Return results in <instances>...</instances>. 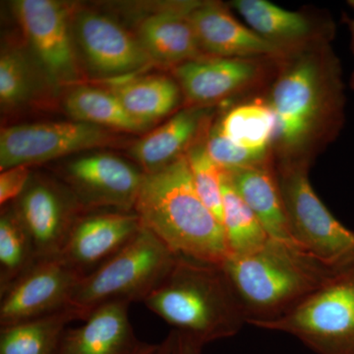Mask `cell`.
I'll list each match as a JSON object with an SVG mask.
<instances>
[{"instance_id":"cell-3","label":"cell","mask_w":354,"mask_h":354,"mask_svg":"<svg viewBox=\"0 0 354 354\" xmlns=\"http://www.w3.org/2000/svg\"><path fill=\"white\" fill-rule=\"evenodd\" d=\"M134 212L177 256L221 266L230 256L223 225L198 195L186 155L144 174Z\"/></svg>"},{"instance_id":"cell-12","label":"cell","mask_w":354,"mask_h":354,"mask_svg":"<svg viewBox=\"0 0 354 354\" xmlns=\"http://www.w3.org/2000/svg\"><path fill=\"white\" fill-rule=\"evenodd\" d=\"M12 208L38 259L59 255L74 223L85 213L62 181L35 174Z\"/></svg>"},{"instance_id":"cell-2","label":"cell","mask_w":354,"mask_h":354,"mask_svg":"<svg viewBox=\"0 0 354 354\" xmlns=\"http://www.w3.org/2000/svg\"><path fill=\"white\" fill-rule=\"evenodd\" d=\"M268 106L274 116V143L283 160H298L322 134L341 123L344 95L337 59L325 50L290 58L272 85Z\"/></svg>"},{"instance_id":"cell-14","label":"cell","mask_w":354,"mask_h":354,"mask_svg":"<svg viewBox=\"0 0 354 354\" xmlns=\"http://www.w3.org/2000/svg\"><path fill=\"white\" fill-rule=\"evenodd\" d=\"M143 225L134 211H88L74 223L60 257L85 276L131 241Z\"/></svg>"},{"instance_id":"cell-28","label":"cell","mask_w":354,"mask_h":354,"mask_svg":"<svg viewBox=\"0 0 354 354\" xmlns=\"http://www.w3.org/2000/svg\"><path fill=\"white\" fill-rule=\"evenodd\" d=\"M36 68L22 50L4 48L0 57V104L2 111L27 106L38 95Z\"/></svg>"},{"instance_id":"cell-9","label":"cell","mask_w":354,"mask_h":354,"mask_svg":"<svg viewBox=\"0 0 354 354\" xmlns=\"http://www.w3.org/2000/svg\"><path fill=\"white\" fill-rule=\"evenodd\" d=\"M14 12L39 68L53 85L76 86L82 79L77 57L72 15L55 0H18Z\"/></svg>"},{"instance_id":"cell-24","label":"cell","mask_w":354,"mask_h":354,"mask_svg":"<svg viewBox=\"0 0 354 354\" xmlns=\"http://www.w3.org/2000/svg\"><path fill=\"white\" fill-rule=\"evenodd\" d=\"M64 108L74 120L111 131L140 133L147 130L133 120L118 97L106 88L73 86L65 95Z\"/></svg>"},{"instance_id":"cell-31","label":"cell","mask_w":354,"mask_h":354,"mask_svg":"<svg viewBox=\"0 0 354 354\" xmlns=\"http://www.w3.org/2000/svg\"><path fill=\"white\" fill-rule=\"evenodd\" d=\"M32 171L27 165H18L2 171L0 174V205L6 207L15 202L24 192Z\"/></svg>"},{"instance_id":"cell-5","label":"cell","mask_w":354,"mask_h":354,"mask_svg":"<svg viewBox=\"0 0 354 354\" xmlns=\"http://www.w3.org/2000/svg\"><path fill=\"white\" fill-rule=\"evenodd\" d=\"M177 258L143 225L115 255L80 279L69 306L78 310L84 321L109 302H143L171 271Z\"/></svg>"},{"instance_id":"cell-33","label":"cell","mask_w":354,"mask_h":354,"mask_svg":"<svg viewBox=\"0 0 354 354\" xmlns=\"http://www.w3.org/2000/svg\"><path fill=\"white\" fill-rule=\"evenodd\" d=\"M155 354H176V332L171 330L164 341L158 344Z\"/></svg>"},{"instance_id":"cell-15","label":"cell","mask_w":354,"mask_h":354,"mask_svg":"<svg viewBox=\"0 0 354 354\" xmlns=\"http://www.w3.org/2000/svg\"><path fill=\"white\" fill-rule=\"evenodd\" d=\"M189 19L206 57H277L288 53L242 25L220 2L196 1L190 10Z\"/></svg>"},{"instance_id":"cell-20","label":"cell","mask_w":354,"mask_h":354,"mask_svg":"<svg viewBox=\"0 0 354 354\" xmlns=\"http://www.w3.org/2000/svg\"><path fill=\"white\" fill-rule=\"evenodd\" d=\"M225 172L232 187L252 209L270 239L298 244L291 234L276 171L272 169L271 162Z\"/></svg>"},{"instance_id":"cell-25","label":"cell","mask_w":354,"mask_h":354,"mask_svg":"<svg viewBox=\"0 0 354 354\" xmlns=\"http://www.w3.org/2000/svg\"><path fill=\"white\" fill-rule=\"evenodd\" d=\"M223 225L230 256H244L257 251L270 239L260 221L232 187L223 171ZM228 256V257H230Z\"/></svg>"},{"instance_id":"cell-21","label":"cell","mask_w":354,"mask_h":354,"mask_svg":"<svg viewBox=\"0 0 354 354\" xmlns=\"http://www.w3.org/2000/svg\"><path fill=\"white\" fill-rule=\"evenodd\" d=\"M109 90L133 120L147 129L174 113L183 95L176 79L160 74L118 79Z\"/></svg>"},{"instance_id":"cell-18","label":"cell","mask_w":354,"mask_h":354,"mask_svg":"<svg viewBox=\"0 0 354 354\" xmlns=\"http://www.w3.org/2000/svg\"><path fill=\"white\" fill-rule=\"evenodd\" d=\"M195 3L196 1L167 4L140 23L136 37L153 64L174 69L206 57L189 19Z\"/></svg>"},{"instance_id":"cell-27","label":"cell","mask_w":354,"mask_h":354,"mask_svg":"<svg viewBox=\"0 0 354 354\" xmlns=\"http://www.w3.org/2000/svg\"><path fill=\"white\" fill-rule=\"evenodd\" d=\"M34 246L12 206L0 216V293L38 261Z\"/></svg>"},{"instance_id":"cell-4","label":"cell","mask_w":354,"mask_h":354,"mask_svg":"<svg viewBox=\"0 0 354 354\" xmlns=\"http://www.w3.org/2000/svg\"><path fill=\"white\" fill-rule=\"evenodd\" d=\"M143 304L171 330L204 346L234 337L247 324L223 266L183 256Z\"/></svg>"},{"instance_id":"cell-30","label":"cell","mask_w":354,"mask_h":354,"mask_svg":"<svg viewBox=\"0 0 354 354\" xmlns=\"http://www.w3.org/2000/svg\"><path fill=\"white\" fill-rule=\"evenodd\" d=\"M204 142L209 157L225 171L271 162L270 153L253 152L236 145L221 134L216 124L209 129Z\"/></svg>"},{"instance_id":"cell-6","label":"cell","mask_w":354,"mask_h":354,"mask_svg":"<svg viewBox=\"0 0 354 354\" xmlns=\"http://www.w3.org/2000/svg\"><path fill=\"white\" fill-rule=\"evenodd\" d=\"M254 327L292 335L317 354H354V261L290 313Z\"/></svg>"},{"instance_id":"cell-8","label":"cell","mask_w":354,"mask_h":354,"mask_svg":"<svg viewBox=\"0 0 354 354\" xmlns=\"http://www.w3.org/2000/svg\"><path fill=\"white\" fill-rule=\"evenodd\" d=\"M120 141L121 137L114 131L81 121L11 125L0 132V171L44 164Z\"/></svg>"},{"instance_id":"cell-29","label":"cell","mask_w":354,"mask_h":354,"mask_svg":"<svg viewBox=\"0 0 354 354\" xmlns=\"http://www.w3.org/2000/svg\"><path fill=\"white\" fill-rule=\"evenodd\" d=\"M186 158L198 195L221 223L223 169L209 157L204 141L195 144L186 153Z\"/></svg>"},{"instance_id":"cell-22","label":"cell","mask_w":354,"mask_h":354,"mask_svg":"<svg viewBox=\"0 0 354 354\" xmlns=\"http://www.w3.org/2000/svg\"><path fill=\"white\" fill-rule=\"evenodd\" d=\"M232 7L250 29L288 53L311 39V22L304 14L286 10L267 0H234Z\"/></svg>"},{"instance_id":"cell-16","label":"cell","mask_w":354,"mask_h":354,"mask_svg":"<svg viewBox=\"0 0 354 354\" xmlns=\"http://www.w3.org/2000/svg\"><path fill=\"white\" fill-rule=\"evenodd\" d=\"M192 106L214 104L248 88L261 74L255 58L203 57L172 69Z\"/></svg>"},{"instance_id":"cell-35","label":"cell","mask_w":354,"mask_h":354,"mask_svg":"<svg viewBox=\"0 0 354 354\" xmlns=\"http://www.w3.org/2000/svg\"><path fill=\"white\" fill-rule=\"evenodd\" d=\"M158 346V344H146V346L138 354H155Z\"/></svg>"},{"instance_id":"cell-10","label":"cell","mask_w":354,"mask_h":354,"mask_svg":"<svg viewBox=\"0 0 354 354\" xmlns=\"http://www.w3.org/2000/svg\"><path fill=\"white\" fill-rule=\"evenodd\" d=\"M58 176L85 212H131L144 172L118 156L99 153L70 160Z\"/></svg>"},{"instance_id":"cell-32","label":"cell","mask_w":354,"mask_h":354,"mask_svg":"<svg viewBox=\"0 0 354 354\" xmlns=\"http://www.w3.org/2000/svg\"><path fill=\"white\" fill-rule=\"evenodd\" d=\"M203 348L204 346L192 337L176 332V354H202Z\"/></svg>"},{"instance_id":"cell-11","label":"cell","mask_w":354,"mask_h":354,"mask_svg":"<svg viewBox=\"0 0 354 354\" xmlns=\"http://www.w3.org/2000/svg\"><path fill=\"white\" fill-rule=\"evenodd\" d=\"M72 32L86 68L97 78L118 80L153 64L138 38L104 14L74 11Z\"/></svg>"},{"instance_id":"cell-17","label":"cell","mask_w":354,"mask_h":354,"mask_svg":"<svg viewBox=\"0 0 354 354\" xmlns=\"http://www.w3.org/2000/svg\"><path fill=\"white\" fill-rule=\"evenodd\" d=\"M129 306L113 301L97 307L83 325L65 330L55 354H138L147 342L135 335Z\"/></svg>"},{"instance_id":"cell-26","label":"cell","mask_w":354,"mask_h":354,"mask_svg":"<svg viewBox=\"0 0 354 354\" xmlns=\"http://www.w3.org/2000/svg\"><path fill=\"white\" fill-rule=\"evenodd\" d=\"M216 127L230 141L253 152L270 153L274 143L276 122L268 104L254 102L234 106Z\"/></svg>"},{"instance_id":"cell-34","label":"cell","mask_w":354,"mask_h":354,"mask_svg":"<svg viewBox=\"0 0 354 354\" xmlns=\"http://www.w3.org/2000/svg\"><path fill=\"white\" fill-rule=\"evenodd\" d=\"M348 6H351L354 11V0H349ZM348 23L349 26V30H351V48H353V53L354 55V17L353 19H348ZM351 87L354 90V69L351 77Z\"/></svg>"},{"instance_id":"cell-1","label":"cell","mask_w":354,"mask_h":354,"mask_svg":"<svg viewBox=\"0 0 354 354\" xmlns=\"http://www.w3.org/2000/svg\"><path fill=\"white\" fill-rule=\"evenodd\" d=\"M221 266L247 324L254 326L290 313L346 265L330 264L297 243L270 239L255 252L230 256Z\"/></svg>"},{"instance_id":"cell-23","label":"cell","mask_w":354,"mask_h":354,"mask_svg":"<svg viewBox=\"0 0 354 354\" xmlns=\"http://www.w3.org/2000/svg\"><path fill=\"white\" fill-rule=\"evenodd\" d=\"M82 320L78 310L67 308L0 328V354H55L70 323Z\"/></svg>"},{"instance_id":"cell-13","label":"cell","mask_w":354,"mask_h":354,"mask_svg":"<svg viewBox=\"0 0 354 354\" xmlns=\"http://www.w3.org/2000/svg\"><path fill=\"white\" fill-rule=\"evenodd\" d=\"M83 277L60 256L39 259L0 293V328L70 307Z\"/></svg>"},{"instance_id":"cell-7","label":"cell","mask_w":354,"mask_h":354,"mask_svg":"<svg viewBox=\"0 0 354 354\" xmlns=\"http://www.w3.org/2000/svg\"><path fill=\"white\" fill-rule=\"evenodd\" d=\"M308 160H283L276 171L291 234L317 257L335 266L354 261V232L333 216L310 183Z\"/></svg>"},{"instance_id":"cell-19","label":"cell","mask_w":354,"mask_h":354,"mask_svg":"<svg viewBox=\"0 0 354 354\" xmlns=\"http://www.w3.org/2000/svg\"><path fill=\"white\" fill-rule=\"evenodd\" d=\"M209 109L190 106L172 115L143 138L133 143L129 156L144 174H152L171 165L198 143L208 120Z\"/></svg>"}]
</instances>
